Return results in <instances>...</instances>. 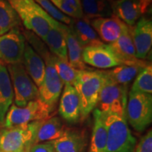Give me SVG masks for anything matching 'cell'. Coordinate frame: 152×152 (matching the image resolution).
I'll use <instances>...</instances> for the list:
<instances>
[{"mask_svg": "<svg viewBox=\"0 0 152 152\" xmlns=\"http://www.w3.org/2000/svg\"><path fill=\"white\" fill-rule=\"evenodd\" d=\"M102 114L107 130L105 152H134L137 140L129 128L126 116Z\"/></svg>", "mask_w": 152, "mask_h": 152, "instance_id": "1", "label": "cell"}, {"mask_svg": "<svg viewBox=\"0 0 152 152\" xmlns=\"http://www.w3.org/2000/svg\"><path fill=\"white\" fill-rule=\"evenodd\" d=\"M103 81L102 71H80L73 86L80 99L81 118H86L96 107Z\"/></svg>", "mask_w": 152, "mask_h": 152, "instance_id": "2", "label": "cell"}, {"mask_svg": "<svg viewBox=\"0 0 152 152\" xmlns=\"http://www.w3.org/2000/svg\"><path fill=\"white\" fill-rule=\"evenodd\" d=\"M44 120L10 128L0 129V152H29Z\"/></svg>", "mask_w": 152, "mask_h": 152, "instance_id": "3", "label": "cell"}, {"mask_svg": "<svg viewBox=\"0 0 152 152\" xmlns=\"http://www.w3.org/2000/svg\"><path fill=\"white\" fill-rule=\"evenodd\" d=\"M20 17L26 29L43 39L50 26L45 19L47 12L34 0H7Z\"/></svg>", "mask_w": 152, "mask_h": 152, "instance_id": "4", "label": "cell"}, {"mask_svg": "<svg viewBox=\"0 0 152 152\" xmlns=\"http://www.w3.org/2000/svg\"><path fill=\"white\" fill-rule=\"evenodd\" d=\"M103 75L104 81L99 95L96 109L103 113H115L126 116L128 87L115 83L104 73Z\"/></svg>", "mask_w": 152, "mask_h": 152, "instance_id": "5", "label": "cell"}, {"mask_svg": "<svg viewBox=\"0 0 152 152\" xmlns=\"http://www.w3.org/2000/svg\"><path fill=\"white\" fill-rule=\"evenodd\" d=\"M125 115L134 130L143 132L152 121V95L130 91Z\"/></svg>", "mask_w": 152, "mask_h": 152, "instance_id": "6", "label": "cell"}, {"mask_svg": "<svg viewBox=\"0 0 152 152\" xmlns=\"http://www.w3.org/2000/svg\"><path fill=\"white\" fill-rule=\"evenodd\" d=\"M14 93L15 105L23 107L39 98V91L30 78L22 62L7 65Z\"/></svg>", "mask_w": 152, "mask_h": 152, "instance_id": "7", "label": "cell"}, {"mask_svg": "<svg viewBox=\"0 0 152 152\" xmlns=\"http://www.w3.org/2000/svg\"><path fill=\"white\" fill-rule=\"evenodd\" d=\"M51 110L39 98L28 102L23 107L11 104L7 111L2 128H10L48 118Z\"/></svg>", "mask_w": 152, "mask_h": 152, "instance_id": "8", "label": "cell"}, {"mask_svg": "<svg viewBox=\"0 0 152 152\" xmlns=\"http://www.w3.org/2000/svg\"><path fill=\"white\" fill-rule=\"evenodd\" d=\"M26 40L19 28L0 35V61L7 65L22 62Z\"/></svg>", "mask_w": 152, "mask_h": 152, "instance_id": "9", "label": "cell"}, {"mask_svg": "<svg viewBox=\"0 0 152 152\" xmlns=\"http://www.w3.org/2000/svg\"><path fill=\"white\" fill-rule=\"evenodd\" d=\"M45 63L46 65L45 77L40 86L38 87L39 99L52 111L64 85L50 61L47 60Z\"/></svg>", "mask_w": 152, "mask_h": 152, "instance_id": "10", "label": "cell"}, {"mask_svg": "<svg viewBox=\"0 0 152 152\" xmlns=\"http://www.w3.org/2000/svg\"><path fill=\"white\" fill-rule=\"evenodd\" d=\"M83 58L85 64L101 69L114 68L123 63L115 56L109 45L87 47L83 49Z\"/></svg>", "mask_w": 152, "mask_h": 152, "instance_id": "11", "label": "cell"}, {"mask_svg": "<svg viewBox=\"0 0 152 152\" xmlns=\"http://www.w3.org/2000/svg\"><path fill=\"white\" fill-rule=\"evenodd\" d=\"M132 37L137 58H146L152 45V21L146 17H141L132 28Z\"/></svg>", "mask_w": 152, "mask_h": 152, "instance_id": "12", "label": "cell"}, {"mask_svg": "<svg viewBox=\"0 0 152 152\" xmlns=\"http://www.w3.org/2000/svg\"><path fill=\"white\" fill-rule=\"evenodd\" d=\"M132 28L124 23L118 39L109 45L110 48L122 61L123 64L127 65L139 64L143 61L138 59L136 57L135 49L132 37Z\"/></svg>", "mask_w": 152, "mask_h": 152, "instance_id": "13", "label": "cell"}, {"mask_svg": "<svg viewBox=\"0 0 152 152\" xmlns=\"http://www.w3.org/2000/svg\"><path fill=\"white\" fill-rule=\"evenodd\" d=\"M100 39L104 42L111 44L116 41L121 35L124 23L115 15L109 18H99L89 20Z\"/></svg>", "mask_w": 152, "mask_h": 152, "instance_id": "14", "label": "cell"}, {"mask_svg": "<svg viewBox=\"0 0 152 152\" xmlns=\"http://www.w3.org/2000/svg\"><path fill=\"white\" fill-rule=\"evenodd\" d=\"M58 112L68 123H75L80 118V104L73 85H65L60 99Z\"/></svg>", "mask_w": 152, "mask_h": 152, "instance_id": "15", "label": "cell"}, {"mask_svg": "<svg viewBox=\"0 0 152 152\" xmlns=\"http://www.w3.org/2000/svg\"><path fill=\"white\" fill-rule=\"evenodd\" d=\"M22 64L30 78L39 87L45 77L46 65L41 56L28 43L26 44Z\"/></svg>", "mask_w": 152, "mask_h": 152, "instance_id": "16", "label": "cell"}, {"mask_svg": "<svg viewBox=\"0 0 152 152\" xmlns=\"http://www.w3.org/2000/svg\"><path fill=\"white\" fill-rule=\"evenodd\" d=\"M113 15L128 26L132 27L142 15L138 0H111Z\"/></svg>", "mask_w": 152, "mask_h": 152, "instance_id": "17", "label": "cell"}, {"mask_svg": "<svg viewBox=\"0 0 152 152\" xmlns=\"http://www.w3.org/2000/svg\"><path fill=\"white\" fill-rule=\"evenodd\" d=\"M83 49L87 47L99 46L104 44L97 33L85 18L74 19L68 26Z\"/></svg>", "mask_w": 152, "mask_h": 152, "instance_id": "18", "label": "cell"}, {"mask_svg": "<svg viewBox=\"0 0 152 152\" xmlns=\"http://www.w3.org/2000/svg\"><path fill=\"white\" fill-rule=\"evenodd\" d=\"M14 100V89L7 64L0 61V125L1 128L6 114Z\"/></svg>", "mask_w": 152, "mask_h": 152, "instance_id": "19", "label": "cell"}, {"mask_svg": "<svg viewBox=\"0 0 152 152\" xmlns=\"http://www.w3.org/2000/svg\"><path fill=\"white\" fill-rule=\"evenodd\" d=\"M54 152H84L86 140L80 133L66 130L61 137L49 142Z\"/></svg>", "mask_w": 152, "mask_h": 152, "instance_id": "20", "label": "cell"}, {"mask_svg": "<svg viewBox=\"0 0 152 152\" xmlns=\"http://www.w3.org/2000/svg\"><path fill=\"white\" fill-rule=\"evenodd\" d=\"M148 65L144 61L139 64L127 65L123 64L115 66L108 71H102L109 78L118 84L128 86V85L137 76L144 68Z\"/></svg>", "mask_w": 152, "mask_h": 152, "instance_id": "21", "label": "cell"}, {"mask_svg": "<svg viewBox=\"0 0 152 152\" xmlns=\"http://www.w3.org/2000/svg\"><path fill=\"white\" fill-rule=\"evenodd\" d=\"M65 131L64 125L58 117L44 120L37 129L33 144L56 140L61 137Z\"/></svg>", "mask_w": 152, "mask_h": 152, "instance_id": "22", "label": "cell"}, {"mask_svg": "<svg viewBox=\"0 0 152 152\" xmlns=\"http://www.w3.org/2000/svg\"><path fill=\"white\" fill-rule=\"evenodd\" d=\"M94 127L91 137L88 152H105L107 140V130L102 112L95 108L93 112Z\"/></svg>", "mask_w": 152, "mask_h": 152, "instance_id": "23", "label": "cell"}, {"mask_svg": "<svg viewBox=\"0 0 152 152\" xmlns=\"http://www.w3.org/2000/svg\"><path fill=\"white\" fill-rule=\"evenodd\" d=\"M83 18L89 20L99 18H109L113 16L111 0H80Z\"/></svg>", "mask_w": 152, "mask_h": 152, "instance_id": "24", "label": "cell"}, {"mask_svg": "<svg viewBox=\"0 0 152 152\" xmlns=\"http://www.w3.org/2000/svg\"><path fill=\"white\" fill-rule=\"evenodd\" d=\"M66 34L50 26L48 33L42 40L48 46L50 52L66 62H68Z\"/></svg>", "mask_w": 152, "mask_h": 152, "instance_id": "25", "label": "cell"}, {"mask_svg": "<svg viewBox=\"0 0 152 152\" xmlns=\"http://www.w3.org/2000/svg\"><path fill=\"white\" fill-rule=\"evenodd\" d=\"M65 37L67 45L68 59L70 65L79 71H90L83 61V48L80 45L70 28L66 32Z\"/></svg>", "mask_w": 152, "mask_h": 152, "instance_id": "26", "label": "cell"}, {"mask_svg": "<svg viewBox=\"0 0 152 152\" xmlns=\"http://www.w3.org/2000/svg\"><path fill=\"white\" fill-rule=\"evenodd\" d=\"M21 26L20 17L7 0H0V35Z\"/></svg>", "mask_w": 152, "mask_h": 152, "instance_id": "27", "label": "cell"}, {"mask_svg": "<svg viewBox=\"0 0 152 152\" xmlns=\"http://www.w3.org/2000/svg\"><path fill=\"white\" fill-rule=\"evenodd\" d=\"M47 60H49L52 63L53 67L56 70L57 74L59 76L64 85H73L76 77L80 71L75 69L70 65L69 63L60 59L52 54L45 61Z\"/></svg>", "mask_w": 152, "mask_h": 152, "instance_id": "28", "label": "cell"}, {"mask_svg": "<svg viewBox=\"0 0 152 152\" xmlns=\"http://www.w3.org/2000/svg\"><path fill=\"white\" fill-rule=\"evenodd\" d=\"M52 4L66 16L74 19L83 18L80 0H49Z\"/></svg>", "mask_w": 152, "mask_h": 152, "instance_id": "29", "label": "cell"}, {"mask_svg": "<svg viewBox=\"0 0 152 152\" xmlns=\"http://www.w3.org/2000/svg\"><path fill=\"white\" fill-rule=\"evenodd\" d=\"M130 92L152 94V66L148 65L135 77Z\"/></svg>", "mask_w": 152, "mask_h": 152, "instance_id": "30", "label": "cell"}, {"mask_svg": "<svg viewBox=\"0 0 152 152\" xmlns=\"http://www.w3.org/2000/svg\"><path fill=\"white\" fill-rule=\"evenodd\" d=\"M40 7L55 20H58L64 24H67L69 26L71 23L73 18H70L58 10L49 0H34Z\"/></svg>", "mask_w": 152, "mask_h": 152, "instance_id": "31", "label": "cell"}, {"mask_svg": "<svg viewBox=\"0 0 152 152\" xmlns=\"http://www.w3.org/2000/svg\"><path fill=\"white\" fill-rule=\"evenodd\" d=\"M134 152H152V130H149L136 144Z\"/></svg>", "mask_w": 152, "mask_h": 152, "instance_id": "32", "label": "cell"}, {"mask_svg": "<svg viewBox=\"0 0 152 152\" xmlns=\"http://www.w3.org/2000/svg\"><path fill=\"white\" fill-rule=\"evenodd\" d=\"M29 152H54L49 142L33 144Z\"/></svg>", "mask_w": 152, "mask_h": 152, "instance_id": "33", "label": "cell"}, {"mask_svg": "<svg viewBox=\"0 0 152 152\" xmlns=\"http://www.w3.org/2000/svg\"><path fill=\"white\" fill-rule=\"evenodd\" d=\"M151 1L152 0H138L140 5L142 14H145V13L148 11L149 7H150V5H151Z\"/></svg>", "mask_w": 152, "mask_h": 152, "instance_id": "34", "label": "cell"}, {"mask_svg": "<svg viewBox=\"0 0 152 152\" xmlns=\"http://www.w3.org/2000/svg\"><path fill=\"white\" fill-rule=\"evenodd\" d=\"M1 125H0V129H1Z\"/></svg>", "mask_w": 152, "mask_h": 152, "instance_id": "35", "label": "cell"}, {"mask_svg": "<svg viewBox=\"0 0 152 152\" xmlns=\"http://www.w3.org/2000/svg\"></svg>", "mask_w": 152, "mask_h": 152, "instance_id": "36", "label": "cell"}]
</instances>
